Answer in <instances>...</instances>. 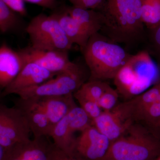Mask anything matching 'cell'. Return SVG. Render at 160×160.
<instances>
[{"instance_id":"obj_15","label":"cell","mask_w":160,"mask_h":160,"mask_svg":"<svg viewBox=\"0 0 160 160\" xmlns=\"http://www.w3.org/2000/svg\"><path fill=\"white\" fill-rule=\"evenodd\" d=\"M31 99L34 100L43 109L52 128L77 106L74 102L73 94Z\"/></svg>"},{"instance_id":"obj_5","label":"cell","mask_w":160,"mask_h":160,"mask_svg":"<svg viewBox=\"0 0 160 160\" xmlns=\"http://www.w3.org/2000/svg\"><path fill=\"white\" fill-rule=\"evenodd\" d=\"M26 30L34 49L68 52L73 45L53 13L38 15L31 20Z\"/></svg>"},{"instance_id":"obj_13","label":"cell","mask_w":160,"mask_h":160,"mask_svg":"<svg viewBox=\"0 0 160 160\" xmlns=\"http://www.w3.org/2000/svg\"><path fill=\"white\" fill-rule=\"evenodd\" d=\"M17 106L25 114L34 138L50 136L52 126L45 112L34 100L20 98Z\"/></svg>"},{"instance_id":"obj_11","label":"cell","mask_w":160,"mask_h":160,"mask_svg":"<svg viewBox=\"0 0 160 160\" xmlns=\"http://www.w3.org/2000/svg\"><path fill=\"white\" fill-rule=\"evenodd\" d=\"M56 75L36 63H26L17 77L3 89L2 97L17 94L19 92L38 86Z\"/></svg>"},{"instance_id":"obj_17","label":"cell","mask_w":160,"mask_h":160,"mask_svg":"<svg viewBox=\"0 0 160 160\" xmlns=\"http://www.w3.org/2000/svg\"><path fill=\"white\" fill-rule=\"evenodd\" d=\"M83 29L89 36L99 32L102 25L101 13L95 9H83L71 6L65 9Z\"/></svg>"},{"instance_id":"obj_12","label":"cell","mask_w":160,"mask_h":160,"mask_svg":"<svg viewBox=\"0 0 160 160\" xmlns=\"http://www.w3.org/2000/svg\"><path fill=\"white\" fill-rule=\"evenodd\" d=\"M45 138H34L7 150L6 160H51L52 143Z\"/></svg>"},{"instance_id":"obj_7","label":"cell","mask_w":160,"mask_h":160,"mask_svg":"<svg viewBox=\"0 0 160 160\" xmlns=\"http://www.w3.org/2000/svg\"><path fill=\"white\" fill-rule=\"evenodd\" d=\"M29 124L17 106L9 107L0 103V144L6 150L30 139Z\"/></svg>"},{"instance_id":"obj_8","label":"cell","mask_w":160,"mask_h":160,"mask_svg":"<svg viewBox=\"0 0 160 160\" xmlns=\"http://www.w3.org/2000/svg\"><path fill=\"white\" fill-rule=\"evenodd\" d=\"M111 143L94 126H89L76 138L71 157L78 160H102Z\"/></svg>"},{"instance_id":"obj_1","label":"cell","mask_w":160,"mask_h":160,"mask_svg":"<svg viewBox=\"0 0 160 160\" xmlns=\"http://www.w3.org/2000/svg\"><path fill=\"white\" fill-rule=\"evenodd\" d=\"M97 10L102 19L99 32L112 42L130 51L146 41L140 0H103Z\"/></svg>"},{"instance_id":"obj_16","label":"cell","mask_w":160,"mask_h":160,"mask_svg":"<svg viewBox=\"0 0 160 160\" xmlns=\"http://www.w3.org/2000/svg\"><path fill=\"white\" fill-rule=\"evenodd\" d=\"M132 123L123 120L113 110L103 111L98 117L92 121V126L108 138L111 142L122 135Z\"/></svg>"},{"instance_id":"obj_2","label":"cell","mask_w":160,"mask_h":160,"mask_svg":"<svg viewBox=\"0 0 160 160\" xmlns=\"http://www.w3.org/2000/svg\"><path fill=\"white\" fill-rule=\"evenodd\" d=\"M89 81L113 79L132 55L119 44L97 32L89 38L82 51Z\"/></svg>"},{"instance_id":"obj_29","label":"cell","mask_w":160,"mask_h":160,"mask_svg":"<svg viewBox=\"0 0 160 160\" xmlns=\"http://www.w3.org/2000/svg\"><path fill=\"white\" fill-rule=\"evenodd\" d=\"M10 8L21 15L27 14L25 2L23 0H2Z\"/></svg>"},{"instance_id":"obj_23","label":"cell","mask_w":160,"mask_h":160,"mask_svg":"<svg viewBox=\"0 0 160 160\" xmlns=\"http://www.w3.org/2000/svg\"><path fill=\"white\" fill-rule=\"evenodd\" d=\"M15 12L2 0H0V30L7 32L18 27V18Z\"/></svg>"},{"instance_id":"obj_19","label":"cell","mask_w":160,"mask_h":160,"mask_svg":"<svg viewBox=\"0 0 160 160\" xmlns=\"http://www.w3.org/2000/svg\"><path fill=\"white\" fill-rule=\"evenodd\" d=\"M66 116L53 126L49 137L52 138L56 147L71 157L76 137L69 126Z\"/></svg>"},{"instance_id":"obj_20","label":"cell","mask_w":160,"mask_h":160,"mask_svg":"<svg viewBox=\"0 0 160 160\" xmlns=\"http://www.w3.org/2000/svg\"><path fill=\"white\" fill-rule=\"evenodd\" d=\"M143 24L149 30L160 25V0H140Z\"/></svg>"},{"instance_id":"obj_26","label":"cell","mask_w":160,"mask_h":160,"mask_svg":"<svg viewBox=\"0 0 160 160\" xmlns=\"http://www.w3.org/2000/svg\"><path fill=\"white\" fill-rule=\"evenodd\" d=\"M119 96L116 89L110 86L98 101V105L103 111H112L117 106Z\"/></svg>"},{"instance_id":"obj_10","label":"cell","mask_w":160,"mask_h":160,"mask_svg":"<svg viewBox=\"0 0 160 160\" xmlns=\"http://www.w3.org/2000/svg\"><path fill=\"white\" fill-rule=\"evenodd\" d=\"M160 95V81L150 89L118 104L112 110L126 122H139L143 113Z\"/></svg>"},{"instance_id":"obj_14","label":"cell","mask_w":160,"mask_h":160,"mask_svg":"<svg viewBox=\"0 0 160 160\" xmlns=\"http://www.w3.org/2000/svg\"><path fill=\"white\" fill-rule=\"evenodd\" d=\"M25 64L19 51L6 44L0 46V86L3 90L17 77Z\"/></svg>"},{"instance_id":"obj_27","label":"cell","mask_w":160,"mask_h":160,"mask_svg":"<svg viewBox=\"0 0 160 160\" xmlns=\"http://www.w3.org/2000/svg\"><path fill=\"white\" fill-rule=\"evenodd\" d=\"M160 118V95L144 112L139 122L147 127L151 126Z\"/></svg>"},{"instance_id":"obj_28","label":"cell","mask_w":160,"mask_h":160,"mask_svg":"<svg viewBox=\"0 0 160 160\" xmlns=\"http://www.w3.org/2000/svg\"><path fill=\"white\" fill-rule=\"evenodd\" d=\"M72 6L83 9L97 10L99 8L103 0H67Z\"/></svg>"},{"instance_id":"obj_35","label":"cell","mask_w":160,"mask_h":160,"mask_svg":"<svg viewBox=\"0 0 160 160\" xmlns=\"http://www.w3.org/2000/svg\"><path fill=\"white\" fill-rule=\"evenodd\" d=\"M155 160H160V156H159Z\"/></svg>"},{"instance_id":"obj_32","label":"cell","mask_w":160,"mask_h":160,"mask_svg":"<svg viewBox=\"0 0 160 160\" xmlns=\"http://www.w3.org/2000/svg\"><path fill=\"white\" fill-rule=\"evenodd\" d=\"M147 127L154 135L160 139V118L155 122Z\"/></svg>"},{"instance_id":"obj_18","label":"cell","mask_w":160,"mask_h":160,"mask_svg":"<svg viewBox=\"0 0 160 160\" xmlns=\"http://www.w3.org/2000/svg\"><path fill=\"white\" fill-rule=\"evenodd\" d=\"M53 14L71 43L78 45L82 51L90 37L86 30L65 10Z\"/></svg>"},{"instance_id":"obj_21","label":"cell","mask_w":160,"mask_h":160,"mask_svg":"<svg viewBox=\"0 0 160 160\" xmlns=\"http://www.w3.org/2000/svg\"><path fill=\"white\" fill-rule=\"evenodd\" d=\"M109 86L108 83L103 81L88 80L74 93L88 98L97 102Z\"/></svg>"},{"instance_id":"obj_4","label":"cell","mask_w":160,"mask_h":160,"mask_svg":"<svg viewBox=\"0 0 160 160\" xmlns=\"http://www.w3.org/2000/svg\"><path fill=\"white\" fill-rule=\"evenodd\" d=\"M157 71L156 64L147 50L132 54L113 79L116 89L119 95L130 99L146 91Z\"/></svg>"},{"instance_id":"obj_22","label":"cell","mask_w":160,"mask_h":160,"mask_svg":"<svg viewBox=\"0 0 160 160\" xmlns=\"http://www.w3.org/2000/svg\"><path fill=\"white\" fill-rule=\"evenodd\" d=\"M70 129L73 132L84 131L92 126V120L81 107L77 105L66 116Z\"/></svg>"},{"instance_id":"obj_24","label":"cell","mask_w":160,"mask_h":160,"mask_svg":"<svg viewBox=\"0 0 160 160\" xmlns=\"http://www.w3.org/2000/svg\"><path fill=\"white\" fill-rule=\"evenodd\" d=\"M149 31L150 32L148 38V49L146 50L160 68V25Z\"/></svg>"},{"instance_id":"obj_6","label":"cell","mask_w":160,"mask_h":160,"mask_svg":"<svg viewBox=\"0 0 160 160\" xmlns=\"http://www.w3.org/2000/svg\"><path fill=\"white\" fill-rule=\"evenodd\" d=\"M89 78L87 66L78 63L72 70L58 74L42 84L24 89L17 94L24 99L73 94Z\"/></svg>"},{"instance_id":"obj_34","label":"cell","mask_w":160,"mask_h":160,"mask_svg":"<svg viewBox=\"0 0 160 160\" xmlns=\"http://www.w3.org/2000/svg\"><path fill=\"white\" fill-rule=\"evenodd\" d=\"M3 89L0 86V98L2 97V93Z\"/></svg>"},{"instance_id":"obj_33","label":"cell","mask_w":160,"mask_h":160,"mask_svg":"<svg viewBox=\"0 0 160 160\" xmlns=\"http://www.w3.org/2000/svg\"><path fill=\"white\" fill-rule=\"evenodd\" d=\"M7 150L0 144V160H6Z\"/></svg>"},{"instance_id":"obj_31","label":"cell","mask_w":160,"mask_h":160,"mask_svg":"<svg viewBox=\"0 0 160 160\" xmlns=\"http://www.w3.org/2000/svg\"><path fill=\"white\" fill-rule=\"evenodd\" d=\"M44 8L52 9L55 6L56 0H23Z\"/></svg>"},{"instance_id":"obj_9","label":"cell","mask_w":160,"mask_h":160,"mask_svg":"<svg viewBox=\"0 0 160 160\" xmlns=\"http://www.w3.org/2000/svg\"><path fill=\"white\" fill-rule=\"evenodd\" d=\"M19 51L26 64L36 63L56 75L72 70L78 64L69 60L67 52L39 50L31 46Z\"/></svg>"},{"instance_id":"obj_3","label":"cell","mask_w":160,"mask_h":160,"mask_svg":"<svg viewBox=\"0 0 160 160\" xmlns=\"http://www.w3.org/2000/svg\"><path fill=\"white\" fill-rule=\"evenodd\" d=\"M160 156V139L145 125L132 124L112 142L102 160H155Z\"/></svg>"},{"instance_id":"obj_30","label":"cell","mask_w":160,"mask_h":160,"mask_svg":"<svg viewBox=\"0 0 160 160\" xmlns=\"http://www.w3.org/2000/svg\"><path fill=\"white\" fill-rule=\"evenodd\" d=\"M51 160H78L69 156L52 144L50 152Z\"/></svg>"},{"instance_id":"obj_25","label":"cell","mask_w":160,"mask_h":160,"mask_svg":"<svg viewBox=\"0 0 160 160\" xmlns=\"http://www.w3.org/2000/svg\"><path fill=\"white\" fill-rule=\"evenodd\" d=\"M73 97L92 121L98 117L102 112V109L100 108L97 102L76 93H73Z\"/></svg>"}]
</instances>
